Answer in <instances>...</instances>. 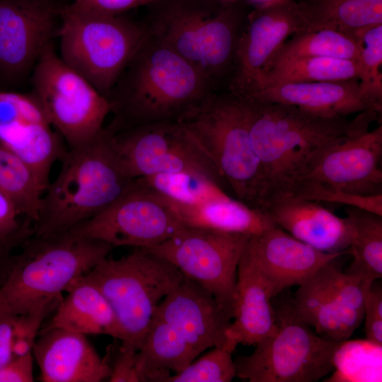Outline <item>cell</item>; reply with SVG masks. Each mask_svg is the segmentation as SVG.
<instances>
[{"label":"cell","mask_w":382,"mask_h":382,"mask_svg":"<svg viewBox=\"0 0 382 382\" xmlns=\"http://www.w3.org/2000/svg\"><path fill=\"white\" fill-rule=\"evenodd\" d=\"M0 141L30 167L42 192L53 164L67 150L32 91L0 89Z\"/></svg>","instance_id":"17"},{"label":"cell","mask_w":382,"mask_h":382,"mask_svg":"<svg viewBox=\"0 0 382 382\" xmlns=\"http://www.w3.org/2000/svg\"><path fill=\"white\" fill-rule=\"evenodd\" d=\"M33 359L32 352L21 357H13L0 366V382L33 381Z\"/></svg>","instance_id":"41"},{"label":"cell","mask_w":382,"mask_h":382,"mask_svg":"<svg viewBox=\"0 0 382 382\" xmlns=\"http://www.w3.org/2000/svg\"><path fill=\"white\" fill-rule=\"evenodd\" d=\"M360 45V76L363 93L382 105V24L364 28L353 35Z\"/></svg>","instance_id":"34"},{"label":"cell","mask_w":382,"mask_h":382,"mask_svg":"<svg viewBox=\"0 0 382 382\" xmlns=\"http://www.w3.org/2000/svg\"><path fill=\"white\" fill-rule=\"evenodd\" d=\"M1 87H2V86H1V85L0 84V89H1Z\"/></svg>","instance_id":"47"},{"label":"cell","mask_w":382,"mask_h":382,"mask_svg":"<svg viewBox=\"0 0 382 382\" xmlns=\"http://www.w3.org/2000/svg\"><path fill=\"white\" fill-rule=\"evenodd\" d=\"M73 1V0H71V1ZM69 3H70V2H69Z\"/></svg>","instance_id":"48"},{"label":"cell","mask_w":382,"mask_h":382,"mask_svg":"<svg viewBox=\"0 0 382 382\" xmlns=\"http://www.w3.org/2000/svg\"><path fill=\"white\" fill-rule=\"evenodd\" d=\"M222 1H224L226 2H233L235 0H222Z\"/></svg>","instance_id":"46"},{"label":"cell","mask_w":382,"mask_h":382,"mask_svg":"<svg viewBox=\"0 0 382 382\" xmlns=\"http://www.w3.org/2000/svg\"><path fill=\"white\" fill-rule=\"evenodd\" d=\"M137 352H124L119 349L114 362L108 363L111 374L108 381L111 382H139L135 368Z\"/></svg>","instance_id":"42"},{"label":"cell","mask_w":382,"mask_h":382,"mask_svg":"<svg viewBox=\"0 0 382 382\" xmlns=\"http://www.w3.org/2000/svg\"><path fill=\"white\" fill-rule=\"evenodd\" d=\"M244 98L294 105L325 116L347 117L364 112L381 113L382 109L363 93L359 80L274 84Z\"/></svg>","instance_id":"22"},{"label":"cell","mask_w":382,"mask_h":382,"mask_svg":"<svg viewBox=\"0 0 382 382\" xmlns=\"http://www.w3.org/2000/svg\"><path fill=\"white\" fill-rule=\"evenodd\" d=\"M59 303L51 304L30 313L15 316L11 342L13 357H21L32 352L43 320L57 308Z\"/></svg>","instance_id":"37"},{"label":"cell","mask_w":382,"mask_h":382,"mask_svg":"<svg viewBox=\"0 0 382 382\" xmlns=\"http://www.w3.org/2000/svg\"><path fill=\"white\" fill-rule=\"evenodd\" d=\"M137 179L164 198L180 204H199L230 196L212 180L192 172L161 173Z\"/></svg>","instance_id":"32"},{"label":"cell","mask_w":382,"mask_h":382,"mask_svg":"<svg viewBox=\"0 0 382 382\" xmlns=\"http://www.w3.org/2000/svg\"><path fill=\"white\" fill-rule=\"evenodd\" d=\"M15 316H0V366L13 357L11 352V342Z\"/></svg>","instance_id":"43"},{"label":"cell","mask_w":382,"mask_h":382,"mask_svg":"<svg viewBox=\"0 0 382 382\" xmlns=\"http://www.w3.org/2000/svg\"><path fill=\"white\" fill-rule=\"evenodd\" d=\"M55 0H0V84L18 86L57 37ZM60 22V21H59Z\"/></svg>","instance_id":"15"},{"label":"cell","mask_w":382,"mask_h":382,"mask_svg":"<svg viewBox=\"0 0 382 382\" xmlns=\"http://www.w3.org/2000/svg\"><path fill=\"white\" fill-rule=\"evenodd\" d=\"M214 90L190 62L149 33L107 96L114 115L108 127L180 121Z\"/></svg>","instance_id":"2"},{"label":"cell","mask_w":382,"mask_h":382,"mask_svg":"<svg viewBox=\"0 0 382 382\" xmlns=\"http://www.w3.org/2000/svg\"><path fill=\"white\" fill-rule=\"evenodd\" d=\"M360 51L357 39L351 34L332 29L302 31L294 33L285 41L268 67L284 60L304 57H325L359 62Z\"/></svg>","instance_id":"31"},{"label":"cell","mask_w":382,"mask_h":382,"mask_svg":"<svg viewBox=\"0 0 382 382\" xmlns=\"http://www.w3.org/2000/svg\"><path fill=\"white\" fill-rule=\"evenodd\" d=\"M32 353L43 382H100L111 374L86 335L65 329L40 330Z\"/></svg>","instance_id":"21"},{"label":"cell","mask_w":382,"mask_h":382,"mask_svg":"<svg viewBox=\"0 0 382 382\" xmlns=\"http://www.w3.org/2000/svg\"><path fill=\"white\" fill-rule=\"evenodd\" d=\"M359 76L357 61L325 57H298L270 65L256 91L279 83L359 80Z\"/></svg>","instance_id":"30"},{"label":"cell","mask_w":382,"mask_h":382,"mask_svg":"<svg viewBox=\"0 0 382 382\" xmlns=\"http://www.w3.org/2000/svg\"><path fill=\"white\" fill-rule=\"evenodd\" d=\"M250 235L185 227L149 252L196 282L232 315L238 264Z\"/></svg>","instance_id":"13"},{"label":"cell","mask_w":382,"mask_h":382,"mask_svg":"<svg viewBox=\"0 0 382 382\" xmlns=\"http://www.w3.org/2000/svg\"><path fill=\"white\" fill-rule=\"evenodd\" d=\"M56 312L45 328H62L82 335H108L120 340L115 313L102 292L83 276L66 290Z\"/></svg>","instance_id":"25"},{"label":"cell","mask_w":382,"mask_h":382,"mask_svg":"<svg viewBox=\"0 0 382 382\" xmlns=\"http://www.w3.org/2000/svg\"><path fill=\"white\" fill-rule=\"evenodd\" d=\"M274 224L300 241L325 253L348 251L352 227L320 202L285 197L265 207Z\"/></svg>","instance_id":"23"},{"label":"cell","mask_w":382,"mask_h":382,"mask_svg":"<svg viewBox=\"0 0 382 382\" xmlns=\"http://www.w3.org/2000/svg\"><path fill=\"white\" fill-rule=\"evenodd\" d=\"M247 100L251 106V143L265 178L264 209L270 202L288 196L328 149L368 130L379 115L364 112L349 120L294 105Z\"/></svg>","instance_id":"1"},{"label":"cell","mask_w":382,"mask_h":382,"mask_svg":"<svg viewBox=\"0 0 382 382\" xmlns=\"http://www.w3.org/2000/svg\"><path fill=\"white\" fill-rule=\"evenodd\" d=\"M184 227L166 199L135 178L105 209L65 233L100 240L112 247L149 248Z\"/></svg>","instance_id":"12"},{"label":"cell","mask_w":382,"mask_h":382,"mask_svg":"<svg viewBox=\"0 0 382 382\" xmlns=\"http://www.w3.org/2000/svg\"><path fill=\"white\" fill-rule=\"evenodd\" d=\"M345 212L352 227L349 254L353 256L345 273L368 289L382 277V216L350 207Z\"/></svg>","instance_id":"29"},{"label":"cell","mask_w":382,"mask_h":382,"mask_svg":"<svg viewBox=\"0 0 382 382\" xmlns=\"http://www.w3.org/2000/svg\"><path fill=\"white\" fill-rule=\"evenodd\" d=\"M34 234V228L11 236L0 235V267L5 262L11 252L30 236Z\"/></svg>","instance_id":"44"},{"label":"cell","mask_w":382,"mask_h":382,"mask_svg":"<svg viewBox=\"0 0 382 382\" xmlns=\"http://www.w3.org/2000/svg\"><path fill=\"white\" fill-rule=\"evenodd\" d=\"M184 277L171 262L142 248L119 259L106 257L83 276L102 292L115 313L120 330L119 349L134 353L156 307Z\"/></svg>","instance_id":"7"},{"label":"cell","mask_w":382,"mask_h":382,"mask_svg":"<svg viewBox=\"0 0 382 382\" xmlns=\"http://www.w3.org/2000/svg\"><path fill=\"white\" fill-rule=\"evenodd\" d=\"M236 375L232 352L215 347L183 371L170 375L165 382H230Z\"/></svg>","instance_id":"35"},{"label":"cell","mask_w":382,"mask_h":382,"mask_svg":"<svg viewBox=\"0 0 382 382\" xmlns=\"http://www.w3.org/2000/svg\"><path fill=\"white\" fill-rule=\"evenodd\" d=\"M278 330L249 355L234 359L236 377L249 382H316L333 371L344 342L318 335L291 304L275 310Z\"/></svg>","instance_id":"9"},{"label":"cell","mask_w":382,"mask_h":382,"mask_svg":"<svg viewBox=\"0 0 382 382\" xmlns=\"http://www.w3.org/2000/svg\"><path fill=\"white\" fill-rule=\"evenodd\" d=\"M250 102L232 93H213L182 120L235 198L264 209L265 183L250 139Z\"/></svg>","instance_id":"6"},{"label":"cell","mask_w":382,"mask_h":382,"mask_svg":"<svg viewBox=\"0 0 382 382\" xmlns=\"http://www.w3.org/2000/svg\"><path fill=\"white\" fill-rule=\"evenodd\" d=\"M325 264L299 286L291 303L297 317L320 335L345 342L364 320V288L357 277Z\"/></svg>","instance_id":"14"},{"label":"cell","mask_w":382,"mask_h":382,"mask_svg":"<svg viewBox=\"0 0 382 382\" xmlns=\"http://www.w3.org/2000/svg\"><path fill=\"white\" fill-rule=\"evenodd\" d=\"M166 200L188 227L253 236L276 226L265 209L252 207L231 196L195 205Z\"/></svg>","instance_id":"26"},{"label":"cell","mask_w":382,"mask_h":382,"mask_svg":"<svg viewBox=\"0 0 382 382\" xmlns=\"http://www.w3.org/2000/svg\"><path fill=\"white\" fill-rule=\"evenodd\" d=\"M30 81L32 92L69 149L91 141L104 128L111 112L109 101L63 62L54 42L42 52Z\"/></svg>","instance_id":"10"},{"label":"cell","mask_w":382,"mask_h":382,"mask_svg":"<svg viewBox=\"0 0 382 382\" xmlns=\"http://www.w3.org/2000/svg\"><path fill=\"white\" fill-rule=\"evenodd\" d=\"M306 30L332 29L354 35L382 24V0H299Z\"/></svg>","instance_id":"28"},{"label":"cell","mask_w":382,"mask_h":382,"mask_svg":"<svg viewBox=\"0 0 382 382\" xmlns=\"http://www.w3.org/2000/svg\"><path fill=\"white\" fill-rule=\"evenodd\" d=\"M260 1H262V2L261 4V5H262V4H265L269 3V2L272 1H275V0H260ZM293 1H297L299 0H293Z\"/></svg>","instance_id":"45"},{"label":"cell","mask_w":382,"mask_h":382,"mask_svg":"<svg viewBox=\"0 0 382 382\" xmlns=\"http://www.w3.org/2000/svg\"><path fill=\"white\" fill-rule=\"evenodd\" d=\"M0 188L16 204L22 216L37 221L43 194L30 167L0 141Z\"/></svg>","instance_id":"33"},{"label":"cell","mask_w":382,"mask_h":382,"mask_svg":"<svg viewBox=\"0 0 382 382\" xmlns=\"http://www.w3.org/2000/svg\"><path fill=\"white\" fill-rule=\"evenodd\" d=\"M149 33L196 68L215 88L232 71L247 16L222 0H158Z\"/></svg>","instance_id":"5"},{"label":"cell","mask_w":382,"mask_h":382,"mask_svg":"<svg viewBox=\"0 0 382 382\" xmlns=\"http://www.w3.org/2000/svg\"><path fill=\"white\" fill-rule=\"evenodd\" d=\"M59 13V57L107 98L149 29L122 14L79 11L65 4Z\"/></svg>","instance_id":"8"},{"label":"cell","mask_w":382,"mask_h":382,"mask_svg":"<svg viewBox=\"0 0 382 382\" xmlns=\"http://www.w3.org/2000/svg\"><path fill=\"white\" fill-rule=\"evenodd\" d=\"M287 197L345 205L382 216V194L360 195L342 192L321 184L302 180Z\"/></svg>","instance_id":"36"},{"label":"cell","mask_w":382,"mask_h":382,"mask_svg":"<svg viewBox=\"0 0 382 382\" xmlns=\"http://www.w3.org/2000/svg\"><path fill=\"white\" fill-rule=\"evenodd\" d=\"M381 159L380 125L374 129L347 137L332 146L302 180L355 195L382 194Z\"/></svg>","instance_id":"18"},{"label":"cell","mask_w":382,"mask_h":382,"mask_svg":"<svg viewBox=\"0 0 382 382\" xmlns=\"http://www.w3.org/2000/svg\"><path fill=\"white\" fill-rule=\"evenodd\" d=\"M20 211L11 197L0 188V235L11 236L34 228L32 221H21Z\"/></svg>","instance_id":"40"},{"label":"cell","mask_w":382,"mask_h":382,"mask_svg":"<svg viewBox=\"0 0 382 382\" xmlns=\"http://www.w3.org/2000/svg\"><path fill=\"white\" fill-rule=\"evenodd\" d=\"M21 251L0 267L8 270L0 286V316H19L59 303L61 294L105 257L113 248L94 238L65 232L27 238Z\"/></svg>","instance_id":"4"},{"label":"cell","mask_w":382,"mask_h":382,"mask_svg":"<svg viewBox=\"0 0 382 382\" xmlns=\"http://www.w3.org/2000/svg\"><path fill=\"white\" fill-rule=\"evenodd\" d=\"M305 30L301 8L293 0L272 1L248 14L236 47L230 92L243 98L255 92L282 45Z\"/></svg>","instance_id":"16"},{"label":"cell","mask_w":382,"mask_h":382,"mask_svg":"<svg viewBox=\"0 0 382 382\" xmlns=\"http://www.w3.org/2000/svg\"><path fill=\"white\" fill-rule=\"evenodd\" d=\"M364 332L366 340L376 347L382 346V289L374 284L364 292Z\"/></svg>","instance_id":"38"},{"label":"cell","mask_w":382,"mask_h":382,"mask_svg":"<svg viewBox=\"0 0 382 382\" xmlns=\"http://www.w3.org/2000/svg\"><path fill=\"white\" fill-rule=\"evenodd\" d=\"M268 286L251 261L241 257L233 306V321L226 332L224 348L233 352L238 345H255L279 328Z\"/></svg>","instance_id":"24"},{"label":"cell","mask_w":382,"mask_h":382,"mask_svg":"<svg viewBox=\"0 0 382 382\" xmlns=\"http://www.w3.org/2000/svg\"><path fill=\"white\" fill-rule=\"evenodd\" d=\"M349 253L318 250L277 226L251 236L243 251L272 298L285 289L302 284L322 266Z\"/></svg>","instance_id":"19"},{"label":"cell","mask_w":382,"mask_h":382,"mask_svg":"<svg viewBox=\"0 0 382 382\" xmlns=\"http://www.w3.org/2000/svg\"><path fill=\"white\" fill-rule=\"evenodd\" d=\"M199 355L173 327L153 315L135 357L140 382H165L185 369Z\"/></svg>","instance_id":"27"},{"label":"cell","mask_w":382,"mask_h":382,"mask_svg":"<svg viewBox=\"0 0 382 382\" xmlns=\"http://www.w3.org/2000/svg\"><path fill=\"white\" fill-rule=\"evenodd\" d=\"M61 169L43 192L34 234L69 231L113 202L133 179L127 174L110 131L66 150Z\"/></svg>","instance_id":"3"},{"label":"cell","mask_w":382,"mask_h":382,"mask_svg":"<svg viewBox=\"0 0 382 382\" xmlns=\"http://www.w3.org/2000/svg\"><path fill=\"white\" fill-rule=\"evenodd\" d=\"M158 0H73L66 4L71 9L109 15L122 14L123 12L145 4H151Z\"/></svg>","instance_id":"39"},{"label":"cell","mask_w":382,"mask_h":382,"mask_svg":"<svg viewBox=\"0 0 382 382\" xmlns=\"http://www.w3.org/2000/svg\"><path fill=\"white\" fill-rule=\"evenodd\" d=\"M153 315L175 329L198 355L209 348L225 347L232 320L212 294L185 276Z\"/></svg>","instance_id":"20"},{"label":"cell","mask_w":382,"mask_h":382,"mask_svg":"<svg viewBox=\"0 0 382 382\" xmlns=\"http://www.w3.org/2000/svg\"><path fill=\"white\" fill-rule=\"evenodd\" d=\"M123 167L132 179L187 171L227 186L202 147L180 121H163L112 129Z\"/></svg>","instance_id":"11"}]
</instances>
